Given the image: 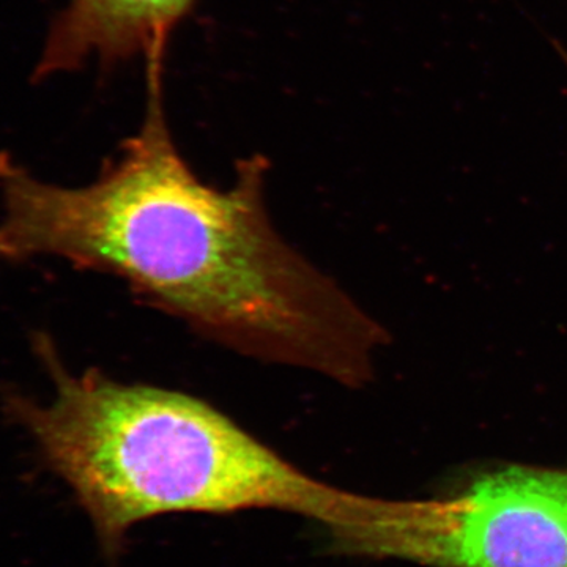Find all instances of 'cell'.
<instances>
[{"mask_svg": "<svg viewBox=\"0 0 567 567\" xmlns=\"http://www.w3.org/2000/svg\"><path fill=\"white\" fill-rule=\"evenodd\" d=\"M166 54L144 61L141 128L89 185L37 181L0 152V260L55 256L117 276L224 349L368 386L390 344L385 327L278 233L264 156L237 163L229 188L194 174L167 123Z\"/></svg>", "mask_w": 567, "mask_h": 567, "instance_id": "obj_1", "label": "cell"}, {"mask_svg": "<svg viewBox=\"0 0 567 567\" xmlns=\"http://www.w3.org/2000/svg\"><path fill=\"white\" fill-rule=\"evenodd\" d=\"M55 386L50 405L9 393V415L76 495L106 557L134 525L167 514L275 509L319 522L333 537L360 494L306 475L204 399L87 369L73 374L50 336L33 338Z\"/></svg>", "mask_w": 567, "mask_h": 567, "instance_id": "obj_2", "label": "cell"}, {"mask_svg": "<svg viewBox=\"0 0 567 567\" xmlns=\"http://www.w3.org/2000/svg\"><path fill=\"white\" fill-rule=\"evenodd\" d=\"M331 547L427 567H567V468L499 466L440 498L364 495Z\"/></svg>", "mask_w": 567, "mask_h": 567, "instance_id": "obj_3", "label": "cell"}, {"mask_svg": "<svg viewBox=\"0 0 567 567\" xmlns=\"http://www.w3.org/2000/svg\"><path fill=\"white\" fill-rule=\"evenodd\" d=\"M199 0H70L55 14L32 80L43 82L96 62L111 71L167 51Z\"/></svg>", "mask_w": 567, "mask_h": 567, "instance_id": "obj_4", "label": "cell"}, {"mask_svg": "<svg viewBox=\"0 0 567 567\" xmlns=\"http://www.w3.org/2000/svg\"><path fill=\"white\" fill-rule=\"evenodd\" d=\"M555 47H557L558 54L561 55L563 62H565L567 66V50H565L563 47H559L558 43L555 44Z\"/></svg>", "mask_w": 567, "mask_h": 567, "instance_id": "obj_5", "label": "cell"}]
</instances>
